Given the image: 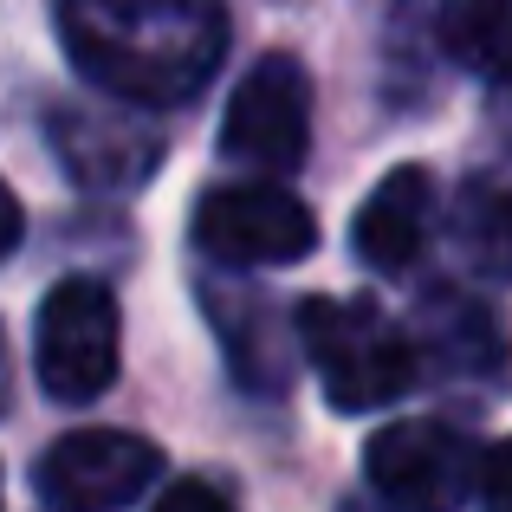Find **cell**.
Here are the masks:
<instances>
[{"label": "cell", "mask_w": 512, "mask_h": 512, "mask_svg": "<svg viewBox=\"0 0 512 512\" xmlns=\"http://www.w3.org/2000/svg\"><path fill=\"white\" fill-rule=\"evenodd\" d=\"M59 26L78 72L143 111L195 98L227 52L221 0H59Z\"/></svg>", "instance_id": "obj_1"}, {"label": "cell", "mask_w": 512, "mask_h": 512, "mask_svg": "<svg viewBox=\"0 0 512 512\" xmlns=\"http://www.w3.org/2000/svg\"><path fill=\"white\" fill-rule=\"evenodd\" d=\"M299 338L338 409H383L415 383V344L370 299H305Z\"/></svg>", "instance_id": "obj_2"}, {"label": "cell", "mask_w": 512, "mask_h": 512, "mask_svg": "<svg viewBox=\"0 0 512 512\" xmlns=\"http://www.w3.org/2000/svg\"><path fill=\"white\" fill-rule=\"evenodd\" d=\"M117 357H124L117 299L98 279H59L33 325V363H39L46 396L52 402H98L117 383Z\"/></svg>", "instance_id": "obj_3"}, {"label": "cell", "mask_w": 512, "mask_h": 512, "mask_svg": "<svg viewBox=\"0 0 512 512\" xmlns=\"http://www.w3.org/2000/svg\"><path fill=\"white\" fill-rule=\"evenodd\" d=\"M480 461L487 454L454 422H389L363 448L376 500L396 512H461V500L480 487Z\"/></svg>", "instance_id": "obj_4"}, {"label": "cell", "mask_w": 512, "mask_h": 512, "mask_svg": "<svg viewBox=\"0 0 512 512\" xmlns=\"http://www.w3.org/2000/svg\"><path fill=\"white\" fill-rule=\"evenodd\" d=\"M163 480V454L124 428H78L39 454V500L52 512H124Z\"/></svg>", "instance_id": "obj_5"}, {"label": "cell", "mask_w": 512, "mask_h": 512, "mask_svg": "<svg viewBox=\"0 0 512 512\" xmlns=\"http://www.w3.org/2000/svg\"><path fill=\"white\" fill-rule=\"evenodd\" d=\"M305 143H312V78L292 52H266L227 98L221 150L234 163L286 175L305 163Z\"/></svg>", "instance_id": "obj_6"}, {"label": "cell", "mask_w": 512, "mask_h": 512, "mask_svg": "<svg viewBox=\"0 0 512 512\" xmlns=\"http://www.w3.org/2000/svg\"><path fill=\"white\" fill-rule=\"evenodd\" d=\"M195 247L221 266H286L318 247V221L286 188L234 182L195 208Z\"/></svg>", "instance_id": "obj_7"}, {"label": "cell", "mask_w": 512, "mask_h": 512, "mask_svg": "<svg viewBox=\"0 0 512 512\" xmlns=\"http://www.w3.org/2000/svg\"><path fill=\"white\" fill-rule=\"evenodd\" d=\"M52 150H59L65 175L91 195H124V188L150 182V169L163 163V137L143 111H130L124 98L111 104H59L46 124Z\"/></svg>", "instance_id": "obj_8"}, {"label": "cell", "mask_w": 512, "mask_h": 512, "mask_svg": "<svg viewBox=\"0 0 512 512\" xmlns=\"http://www.w3.org/2000/svg\"><path fill=\"white\" fill-rule=\"evenodd\" d=\"M428 234H435V175L422 163H402L389 169L383 182L370 188V201L357 208V260L376 266V273H409L422 260Z\"/></svg>", "instance_id": "obj_9"}, {"label": "cell", "mask_w": 512, "mask_h": 512, "mask_svg": "<svg viewBox=\"0 0 512 512\" xmlns=\"http://www.w3.org/2000/svg\"><path fill=\"white\" fill-rule=\"evenodd\" d=\"M454 247L493 279H512V163L467 175L454 201Z\"/></svg>", "instance_id": "obj_10"}, {"label": "cell", "mask_w": 512, "mask_h": 512, "mask_svg": "<svg viewBox=\"0 0 512 512\" xmlns=\"http://www.w3.org/2000/svg\"><path fill=\"white\" fill-rule=\"evenodd\" d=\"M441 46L487 85H512V0H448L441 7Z\"/></svg>", "instance_id": "obj_11"}, {"label": "cell", "mask_w": 512, "mask_h": 512, "mask_svg": "<svg viewBox=\"0 0 512 512\" xmlns=\"http://www.w3.org/2000/svg\"><path fill=\"white\" fill-rule=\"evenodd\" d=\"M480 512H512V435L480 461Z\"/></svg>", "instance_id": "obj_12"}, {"label": "cell", "mask_w": 512, "mask_h": 512, "mask_svg": "<svg viewBox=\"0 0 512 512\" xmlns=\"http://www.w3.org/2000/svg\"><path fill=\"white\" fill-rule=\"evenodd\" d=\"M156 512H234L227 493H214L208 480H175V487L156 500Z\"/></svg>", "instance_id": "obj_13"}, {"label": "cell", "mask_w": 512, "mask_h": 512, "mask_svg": "<svg viewBox=\"0 0 512 512\" xmlns=\"http://www.w3.org/2000/svg\"><path fill=\"white\" fill-rule=\"evenodd\" d=\"M20 247V201L7 195V182H0V260Z\"/></svg>", "instance_id": "obj_14"}, {"label": "cell", "mask_w": 512, "mask_h": 512, "mask_svg": "<svg viewBox=\"0 0 512 512\" xmlns=\"http://www.w3.org/2000/svg\"><path fill=\"white\" fill-rule=\"evenodd\" d=\"M0 402H7V350H0Z\"/></svg>", "instance_id": "obj_15"}]
</instances>
